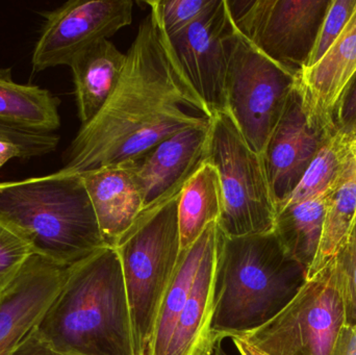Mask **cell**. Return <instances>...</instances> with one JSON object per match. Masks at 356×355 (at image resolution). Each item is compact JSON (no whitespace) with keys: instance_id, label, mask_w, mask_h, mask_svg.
<instances>
[{"instance_id":"cell-9","label":"cell","mask_w":356,"mask_h":355,"mask_svg":"<svg viewBox=\"0 0 356 355\" xmlns=\"http://www.w3.org/2000/svg\"><path fill=\"white\" fill-rule=\"evenodd\" d=\"M330 0H226L236 31L298 76L309 62Z\"/></svg>"},{"instance_id":"cell-12","label":"cell","mask_w":356,"mask_h":355,"mask_svg":"<svg viewBox=\"0 0 356 355\" xmlns=\"http://www.w3.org/2000/svg\"><path fill=\"white\" fill-rule=\"evenodd\" d=\"M209 131L211 123L184 129L143 156L125 163L141 192L142 213L163 206L180 193L184 183L207 160Z\"/></svg>"},{"instance_id":"cell-25","label":"cell","mask_w":356,"mask_h":355,"mask_svg":"<svg viewBox=\"0 0 356 355\" xmlns=\"http://www.w3.org/2000/svg\"><path fill=\"white\" fill-rule=\"evenodd\" d=\"M60 143L56 133L15 131L0 133V169L14 158H37L54 151Z\"/></svg>"},{"instance_id":"cell-18","label":"cell","mask_w":356,"mask_h":355,"mask_svg":"<svg viewBox=\"0 0 356 355\" xmlns=\"http://www.w3.org/2000/svg\"><path fill=\"white\" fill-rule=\"evenodd\" d=\"M127 56L108 39L92 44L71 63L77 113L81 125L102 110L118 85Z\"/></svg>"},{"instance_id":"cell-1","label":"cell","mask_w":356,"mask_h":355,"mask_svg":"<svg viewBox=\"0 0 356 355\" xmlns=\"http://www.w3.org/2000/svg\"><path fill=\"white\" fill-rule=\"evenodd\" d=\"M125 53L116 89L65 152L60 171H87L131 162L171 135L211 123L213 114L178 63L154 6Z\"/></svg>"},{"instance_id":"cell-32","label":"cell","mask_w":356,"mask_h":355,"mask_svg":"<svg viewBox=\"0 0 356 355\" xmlns=\"http://www.w3.org/2000/svg\"><path fill=\"white\" fill-rule=\"evenodd\" d=\"M332 355H356V324L341 329Z\"/></svg>"},{"instance_id":"cell-24","label":"cell","mask_w":356,"mask_h":355,"mask_svg":"<svg viewBox=\"0 0 356 355\" xmlns=\"http://www.w3.org/2000/svg\"><path fill=\"white\" fill-rule=\"evenodd\" d=\"M350 158L348 145L339 135L328 138L294 191L278 206V210L326 193L338 181Z\"/></svg>"},{"instance_id":"cell-13","label":"cell","mask_w":356,"mask_h":355,"mask_svg":"<svg viewBox=\"0 0 356 355\" xmlns=\"http://www.w3.org/2000/svg\"><path fill=\"white\" fill-rule=\"evenodd\" d=\"M69 267L33 256L0 293V355H12L62 290Z\"/></svg>"},{"instance_id":"cell-8","label":"cell","mask_w":356,"mask_h":355,"mask_svg":"<svg viewBox=\"0 0 356 355\" xmlns=\"http://www.w3.org/2000/svg\"><path fill=\"white\" fill-rule=\"evenodd\" d=\"M296 83L297 76L264 56L238 33L226 71L225 112L259 156L265 154Z\"/></svg>"},{"instance_id":"cell-35","label":"cell","mask_w":356,"mask_h":355,"mask_svg":"<svg viewBox=\"0 0 356 355\" xmlns=\"http://www.w3.org/2000/svg\"><path fill=\"white\" fill-rule=\"evenodd\" d=\"M15 131H21V129H10V127L6 126V125L0 124V133H12Z\"/></svg>"},{"instance_id":"cell-36","label":"cell","mask_w":356,"mask_h":355,"mask_svg":"<svg viewBox=\"0 0 356 355\" xmlns=\"http://www.w3.org/2000/svg\"><path fill=\"white\" fill-rule=\"evenodd\" d=\"M213 355H229L223 348L221 347V345H218L217 347L215 348V352H213Z\"/></svg>"},{"instance_id":"cell-27","label":"cell","mask_w":356,"mask_h":355,"mask_svg":"<svg viewBox=\"0 0 356 355\" xmlns=\"http://www.w3.org/2000/svg\"><path fill=\"white\" fill-rule=\"evenodd\" d=\"M336 261L346 308V325L356 324V214Z\"/></svg>"},{"instance_id":"cell-19","label":"cell","mask_w":356,"mask_h":355,"mask_svg":"<svg viewBox=\"0 0 356 355\" xmlns=\"http://www.w3.org/2000/svg\"><path fill=\"white\" fill-rule=\"evenodd\" d=\"M60 101L39 85L13 81L10 68H0V124L35 133H56Z\"/></svg>"},{"instance_id":"cell-30","label":"cell","mask_w":356,"mask_h":355,"mask_svg":"<svg viewBox=\"0 0 356 355\" xmlns=\"http://www.w3.org/2000/svg\"><path fill=\"white\" fill-rule=\"evenodd\" d=\"M334 135L347 145L356 140V76L337 112Z\"/></svg>"},{"instance_id":"cell-15","label":"cell","mask_w":356,"mask_h":355,"mask_svg":"<svg viewBox=\"0 0 356 355\" xmlns=\"http://www.w3.org/2000/svg\"><path fill=\"white\" fill-rule=\"evenodd\" d=\"M356 76V6L353 17L323 58L297 76L309 124L334 135L339 106Z\"/></svg>"},{"instance_id":"cell-7","label":"cell","mask_w":356,"mask_h":355,"mask_svg":"<svg viewBox=\"0 0 356 355\" xmlns=\"http://www.w3.org/2000/svg\"><path fill=\"white\" fill-rule=\"evenodd\" d=\"M346 308L336 261L305 279L267 324L243 339L267 355H332Z\"/></svg>"},{"instance_id":"cell-3","label":"cell","mask_w":356,"mask_h":355,"mask_svg":"<svg viewBox=\"0 0 356 355\" xmlns=\"http://www.w3.org/2000/svg\"><path fill=\"white\" fill-rule=\"evenodd\" d=\"M305 277L274 231L236 238L220 231L211 323L216 342L245 337L267 324L292 300Z\"/></svg>"},{"instance_id":"cell-11","label":"cell","mask_w":356,"mask_h":355,"mask_svg":"<svg viewBox=\"0 0 356 355\" xmlns=\"http://www.w3.org/2000/svg\"><path fill=\"white\" fill-rule=\"evenodd\" d=\"M238 35L226 0H217L198 20L169 38L184 75L213 116L225 112L224 83Z\"/></svg>"},{"instance_id":"cell-4","label":"cell","mask_w":356,"mask_h":355,"mask_svg":"<svg viewBox=\"0 0 356 355\" xmlns=\"http://www.w3.org/2000/svg\"><path fill=\"white\" fill-rule=\"evenodd\" d=\"M0 223L33 256L66 268L108 246L81 175L60 170L0 183Z\"/></svg>"},{"instance_id":"cell-14","label":"cell","mask_w":356,"mask_h":355,"mask_svg":"<svg viewBox=\"0 0 356 355\" xmlns=\"http://www.w3.org/2000/svg\"><path fill=\"white\" fill-rule=\"evenodd\" d=\"M328 138L309 124L295 87L263 156L277 212Z\"/></svg>"},{"instance_id":"cell-22","label":"cell","mask_w":356,"mask_h":355,"mask_svg":"<svg viewBox=\"0 0 356 355\" xmlns=\"http://www.w3.org/2000/svg\"><path fill=\"white\" fill-rule=\"evenodd\" d=\"M328 191L280 208L276 217L274 233L286 254L302 267L305 275L321 241Z\"/></svg>"},{"instance_id":"cell-23","label":"cell","mask_w":356,"mask_h":355,"mask_svg":"<svg viewBox=\"0 0 356 355\" xmlns=\"http://www.w3.org/2000/svg\"><path fill=\"white\" fill-rule=\"evenodd\" d=\"M355 214L356 160L351 156L342 174L328 191L321 241L305 281L317 274L337 258Z\"/></svg>"},{"instance_id":"cell-21","label":"cell","mask_w":356,"mask_h":355,"mask_svg":"<svg viewBox=\"0 0 356 355\" xmlns=\"http://www.w3.org/2000/svg\"><path fill=\"white\" fill-rule=\"evenodd\" d=\"M222 213V193L215 167L205 160L184 183L178 196L177 218L180 248L191 247Z\"/></svg>"},{"instance_id":"cell-26","label":"cell","mask_w":356,"mask_h":355,"mask_svg":"<svg viewBox=\"0 0 356 355\" xmlns=\"http://www.w3.org/2000/svg\"><path fill=\"white\" fill-rule=\"evenodd\" d=\"M217 0H152L146 1L154 6L168 38L173 37L198 20Z\"/></svg>"},{"instance_id":"cell-6","label":"cell","mask_w":356,"mask_h":355,"mask_svg":"<svg viewBox=\"0 0 356 355\" xmlns=\"http://www.w3.org/2000/svg\"><path fill=\"white\" fill-rule=\"evenodd\" d=\"M207 160L221 187L220 231L232 238L273 233L277 204L264 158L251 149L226 112L211 117Z\"/></svg>"},{"instance_id":"cell-33","label":"cell","mask_w":356,"mask_h":355,"mask_svg":"<svg viewBox=\"0 0 356 355\" xmlns=\"http://www.w3.org/2000/svg\"><path fill=\"white\" fill-rule=\"evenodd\" d=\"M232 341L240 355H267L245 341L243 338L234 337L232 338Z\"/></svg>"},{"instance_id":"cell-5","label":"cell","mask_w":356,"mask_h":355,"mask_svg":"<svg viewBox=\"0 0 356 355\" xmlns=\"http://www.w3.org/2000/svg\"><path fill=\"white\" fill-rule=\"evenodd\" d=\"M178 196L142 213L113 247L120 258L136 355H150L163 298L179 258Z\"/></svg>"},{"instance_id":"cell-16","label":"cell","mask_w":356,"mask_h":355,"mask_svg":"<svg viewBox=\"0 0 356 355\" xmlns=\"http://www.w3.org/2000/svg\"><path fill=\"white\" fill-rule=\"evenodd\" d=\"M102 237L113 246L133 226L143 210L141 192L125 164L81 173Z\"/></svg>"},{"instance_id":"cell-31","label":"cell","mask_w":356,"mask_h":355,"mask_svg":"<svg viewBox=\"0 0 356 355\" xmlns=\"http://www.w3.org/2000/svg\"><path fill=\"white\" fill-rule=\"evenodd\" d=\"M12 355H74L69 354H63V352H56L54 348L50 347L39 335L35 329H33L29 335L26 336L22 343L15 350Z\"/></svg>"},{"instance_id":"cell-34","label":"cell","mask_w":356,"mask_h":355,"mask_svg":"<svg viewBox=\"0 0 356 355\" xmlns=\"http://www.w3.org/2000/svg\"><path fill=\"white\" fill-rule=\"evenodd\" d=\"M349 152H350L351 156L356 160V140L355 141L351 142L348 145Z\"/></svg>"},{"instance_id":"cell-10","label":"cell","mask_w":356,"mask_h":355,"mask_svg":"<svg viewBox=\"0 0 356 355\" xmlns=\"http://www.w3.org/2000/svg\"><path fill=\"white\" fill-rule=\"evenodd\" d=\"M133 0H70L44 14L33 52V72L70 66L83 50L133 21Z\"/></svg>"},{"instance_id":"cell-2","label":"cell","mask_w":356,"mask_h":355,"mask_svg":"<svg viewBox=\"0 0 356 355\" xmlns=\"http://www.w3.org/2000/svg\"><path fill=\"white\" fill-rule=\"evenodd\" d=\"M56 352L136 355L120 258L106 246L69 267L60 293L35 327Z\"/></svg>"},{"instance_id":"cell-20","label":"cell","mask_w":356,"mask_h":355,"mask_svg":"<svg viewBox=\"0 0 356 355\" xmlns=\"http://www.w3.org/2000/svg\"><path fill=\"white\" fill-rule=\"evenodd\" d=\"M218 231V222L211 223L191 247L180 252L177 268L167 288L159 312L150 355L166 354L178 316L192 291L201 261Z\"/></svg>"},{"instance_id":"cell-29","label":"cell","mask_w":356,"mask_h":355,"mask_svg":"<svg viewBox=\"0 0 356 355\" xmlns=\"http://www.w3.org/2000/svg\"><path fill=\"white\" fill-rule=\"evenodd\" d=\"M33 256L29 246L0 223V293L18 277Z\"/></svg>"},{"instance_id":"cell-28","label":"cell","mask_w":356,"mask_h":355,"mask_svg":"<svg viewBox=\"0 0 356 355\" xmlns=\"http://www.w3.org/2000/svg\"><path fill=\"white\" fill-rule=\"evenodd\" d=\"M356 0H330L325 18L318 33L305 69L317 64L328 51L353 17Z\"/></svg>"},{"instance_id":"cell-17","label":"cell","mask_w":356,"mask_h":355,"mask_svg":"<svg viewBox=\"0 0 356 355\" xmlns=\"http://www.w3.org/2000/svg\"><path fill=\"white\" fill-rule=\"evenodd\" d=\"M219 233L203 256L165 355H213L219 345L211 329Z\"/></svg>"}]
</instances>
